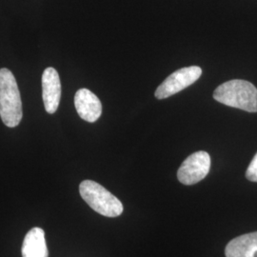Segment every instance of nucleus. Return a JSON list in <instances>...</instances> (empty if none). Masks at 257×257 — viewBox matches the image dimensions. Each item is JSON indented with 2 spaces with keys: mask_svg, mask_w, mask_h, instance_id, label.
<instances>
[{
  "mask_svg": "<svg viewBox=\"0 0 257 257\" xmlns=\"http://www.w3.org/2000/svg\"><path fill=\"white\" fill-rule=\"evenodd\" d=\"M22 257H48L45 232L40 228H34L26 234L22 245Z\"/></svg>",
  "mask_w": 257,
  "mask_h": 257,
  "instance_id": "9",
  "label": "nucleus"
},
{
  "mask_svg": "<svg viewBox=\"0 0 257 257\" xmlns=\"http://www.w3.org/2000/svg\"><path fill=\"white\" fill-rule=\"evenodd\" d=\"M42 98L48 113H55L61 98V82L55 68L49 67L42 74Z\"/></svg>",
  "mask_w": 257,
  "mask_h": 257,
  "instance_id": "6",
  "label": "nucleus"
},
{
  "mask_svg": "<svg viewBox=\"0 0 257 257\" xmlns=\"http://www.w3.org/2000/svg\"><path fill=\"white\" fill-rule=\"evenodd\" d=\"M83 200L92 210L107 217H117L123 212V204L100 184L92 180H84L79 185Z\"/></svg>",
  "mask_w": 257,
  "mask_h": 257,
  "instance_id": "3",
  "label": "nucleus"
},
{
  "mask_svg": "<svg viewBox=\"0 0 257 257\" xmlns=\"http://www.w3.org/2000/svg\"><path fill=\"white\" fill-rule=\"evenodd\" d=\"M246 177L251 182H257V154L248 165L246 171Z\"/></svg>",
  "mask_w": 257,
  "mask_h": 257,
  "instance_id": "10",
  "label": "nucleus"
},
{
  "mask_svg": "<svg viewBox=\"0 0 257 257\" xmlns=\"http://www.w3.org/2000/svg\"><path fill=\"white\" fill-rule=\"evenodd\" d=\"M202 74V69L198 66L182 68L168 76L156 91L157 99H164L181 92L197 81Z\"/></svg>",
  "mask_w": 257,
  "mask_h": 257,
  "instance_id": "4",
  "label": "nucleus"
},
{
  "mask_svg": "<svg viewBox=\"0 0 257 257\" xmlns=\"http://www.w3.org/2000/svg\"><path fill=\"white\" fill-rule=\"evenodd\" d=\"M257 252V231L232 239L225 249L226 257H254Z\"/></svg>",
  "mask_w": 257,
  "mask_h": 257,
  "instance_id": "8",
  "label": "nucleus"
},
{
  "mask_svg": "<svg viewBox=\"0 0 257 257\" xmlns=\"http://www.w3.org/2000/svg\"><path fill=\"white\" fill-rule=\"evenodd\" d=\"M0 116L9 128L19 126L23 116L18 83L13 73L6 68L0 69Z\"/></svg>",
  "mask_w": 257,
  "mask_h": 257,
  "instance_id": "2",
  "label": "nucleus"
},
{
  "mask_svg": "<svg viewBox=\"0 0 257 257\" xmlns=\"http://www.w3.org/2000/svg\"><path fill=\"white\" fill-rule=\"evenodd\" d=\"M211 157L207 152H196L189 156L177 172L178 180L184 185H194L203 180L210 172Z\"/></svg>",
  "mask_w": 257,
  "mask_h": 257,
  "instance_id": "5",
  "label": "nucleus"
},
{
  "mask_svg": "<svg viewBox=\"0 0 257 257\" xmlns=\"http://www.w3.org/2000/svg\"><path fill=\"white\" fill-rule=\"evenodd\" d=\"M213 98L229 107L257 112V89L246 80L233 79L223 83L213 92Z\"/></svg>",
  "mask_w": 257,
  "mask_h": 257,
  "instance_id": "1",
  "label": "nucleus"
},
{
  "mask_svg": "<svg viewBox=\"0 0 257 257\" xmlns=\"http://www.w3.org/2000/svg\"><path fill=\"white\" fill-rule=\"evenodd\" d=\"M74 106L83 120L93 123L101 116L102 104L99 98L88 89H80L74 95Z\"/></svg>",
  "mask_w": 257,
  "mask_h": 257,
  "instance_id": "7",
  "label": "nucleus"
}]
</instances>
